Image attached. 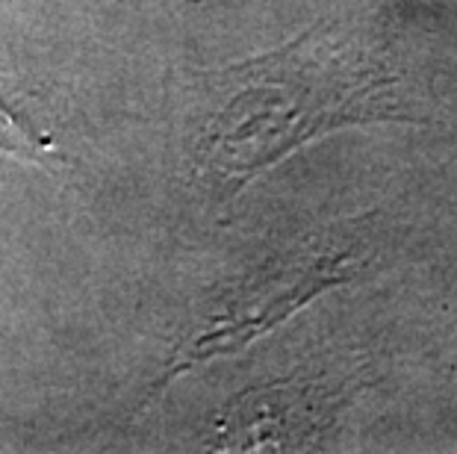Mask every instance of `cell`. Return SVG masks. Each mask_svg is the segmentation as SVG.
<instances>
[{
	"instance_id": "1",
	"label": "cell",
	"mask_w": 457,
	"mask_h": 454,
	"mask_svg": "<svg viewBox=\"0 0 457 454\" xmlns=\"http://www.w3.org/2000/svg\"><path fill=\"white\" fill-rule=\"evenodd\" d=\"M212 103L198 166L239 189L322 133L393 115L395 80L354 45L307 33L278 54L210 77Z\"/></svg>"
},
{
	"instance_id": "2",
	"label": "cell",
	"mask_w": 457,
	"mask_h": 454,
	"mask_svg": "<svg viewBox=\"0 0 457 454\" xmlns=\"http://www.w3.org/2000/svg\"><path fill=\"white\" fill-rule=\"evenodd\" d=\"M0 148L12 151V153H33V157H42L47 151V142H42L36 133L27 130L12 115V110L0 101Z\"/></svg>"
}]
</instances>
